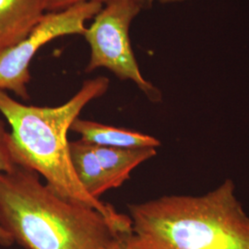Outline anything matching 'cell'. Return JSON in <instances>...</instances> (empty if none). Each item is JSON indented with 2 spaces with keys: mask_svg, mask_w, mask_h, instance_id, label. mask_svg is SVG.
I'll return each mask as SVG.
<instances>
[{
  "mask_svg": "<svg viewBox=\"0 0 249 249\" xmlns=\"http://www.w3.org/2000/svg\"><path fill=\"white\" fill-rule=\"evenodd\" d=\"M0 227L27 249H116L133 234L20 165L0 173Z\"/></svg>",
  "mask_w": 249,
  "mask_h": 249,
  "instance_id": "cell-1",
  "label": "cell"
},
{
  "mask_svg": "<svg viewBox=\"0 0 249 249\" xmlns=\"http://www.w3.org/2000/svg\"><path fill=\"white\" fill-rule=\"evenodd\" d=\"M91 144V143H90ZM99 161L107 172L113 188L121 187L142 162L157 154L154 148H114L92 144Z\"/></svg>",
  "mask_w": 249,
  "mask_h": 249,
  "instance_id": "cell-9",
  "label": "cell"
},
{
  "mask_svg": "<svg viewBox=\"0 0 249 249\" xmlns=\"http://www.w3.org/2000/svg\"><path fill=\"white\" fill-rule=\"evenodd\" d=\"M16 162L11 154L10 132L0 115V173H6L16 167ZM14 243L11 236L0 227V246L9 247Z\"/></svg>",
  "mask_w": 249,
  "mask_h": 249,
  "instance_id": "cell-10",
  "label": "cell"
},
{
  "mask_svg": "<svg viewBox=\"0 0 249 249\" xmlns=\"http://www.w3.org/2000/svg\"><path fill=\"white\" fill-rule=\"evenodd\" d=\"M143 8L130 0L105 5L86 29L84 38L90 54L86 71L107 69L118 79L130 80L153 103L161 100L160 89L143 77L131 46L130 25Z\"/></svg>",
  "mask_w": 249,
  "mask_h": 249,
  "instance_id": "cell-4",
  "label": "cell"
},
{
  "mask_svg": "<svg viewBox=\"0 0 249 249\" xmlns=\"http://www.w3.org/2000/svg\"><path fill=\"white\" fill-rule=\"evenodd\" d=\"M71 129L80 134V139L87 142L114 148H154L160 145V142L148 134L134 131L122 127H116L77 118L72 123Z\"/></svg>",
  "mask_w": 249,
  "mask_h": 249,
  "instance_id": "cell-7",
  "label": "cell"
},
{
  "mask_svg": "<svg viewBox=\"0 0 249 249\" xmlns=\"http://www.w3.org/2000/svg\"><path fill=\"white\" fill-rule=\"evenodd\" d=\"M144 249H249V216L231 179L200 196L169 195L129 205Z\"/></svg>",
  "mask_w": 249,
  "mask_h": 249,
  "instance_id": "cell-3",
  "label": "cell"
},
{
  "mask_svg": "<svg viewBox=\"0 0 249 249\" xmlns=\"http://www.w3.org/2000/svg\"><path fill=\"white\" fill-rule=\"evenodd\" d=\"M116 249H144L141 246V244L139 243L138 239L136 238V236L132 234L129 237H127L124 243L118 247Z\"/></svg>",
  "mask_w": 249,
  "mask_h": 249,
  "instance_id": "cell-12",
  "label": "cell"
},
{
  "mask_svg": "<svg viewBox=\"0 0 249 249\" xmlns=\"http://www.w3.org/2000/svg\"><path fill=\"white\" fill-rule=\"evenodd\" d=\"M70 153L75 174L89 196L100 199L112 189L111 181L93 151L92 144L83 140L70 142Z\"/></svg>",
  "mask_w": 249,
  "mask_h": 249,
  "instance_id": "cell-8",
  "label": "cell"
},
{
  "mask_svg": "<svg viewBox=\"0 0 249 249\" xmlns=\"http://www.w3.org/2000/svg\"><path fill=\"white\" fill-rule=\"evenodd\" d=\"M86 1H97L102 3L104 6L107 5L112 2L116 1H120V0H46V12H54V11H60L63 9H68L71 6H74L76 4H79L81 2H86ZM134 1L138 4H140L143 9L150 8L154 0H130Z\"/></svg>",
  "mask_w": 249,
  "mask_h": 249,
  "instance_id": "cell-11",
  "label": "cell"
},
{
  "mask_svg": "<svg viewBox=\"0 0 249 249\" xmlns=\"http://www.w3.org/2000/svg\"><path fill=\"white\" fill-rule=\"evenodd\" d=\"M46 13V0H0V51L17 44Z\"/></svg>",
  "mask_w": 249,
  "mask_h": 249,
  "instance_id": "cell-6",
  "label": "cell"
},
{
  "mask_svg": "<svg viewBox=\"0 0 249 249\" xmlns=\"http://www.w3.org/2000/svg\"><path fill=\"white\" fill-rule=\"evenodd\" d=\"M107 77L86 80L67 103L56 107L21 104L0 90V115L9 124L11 154L17 165L33 170L63 197L90 207L116 224L132 229L129 216L86 192L72 165L68 132L83 108L103 96L109 87Z\"/></svg>",
  "mask_w": 249,
  "mask_h": 249,
  "instance_id": "cell-2",
  "label": "cell"
},
{
  "mask_svg": "<svg viewBox=\"0 0 249 249\" xmlns=\"http://www.w3.org/2000/svg\"><path fill=\"white\" fill-rule=\"evenodd\" d=\"M103 7L97 1H86L60 11L46 12L26 37L0 51V90H9L24 101L29 100V68L37 52L53 39L84 36L86 21L94 18Z\"/></svg>",
  "mask_w": 249,
  "mask_h": 249,
  "instance_id": "cell-5",
  "label": "cell"
},
{
  "mask_svg": "<svg viewBox=\"0 0 249 249\" xmlns=\"http://www.w3.org/2000/svg\"><path fill=\"white\" fill-rule=\"evenodd\" d=\"M162 4H171V3H178V2H183L186 0H158Z\"/></svg>",
  "mask_w": 249,
  "mask_h": 249,
  "instance_id": "cell-13",
  "label": "cell"
}]
</instances>
